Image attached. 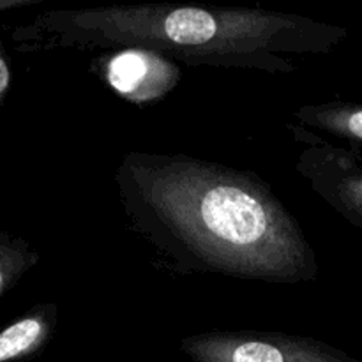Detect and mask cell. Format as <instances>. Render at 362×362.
<instances>
[{"label":"cell","mask_w":362,"mask_h":362,"mask_svg":"<svg viewBox=\"0 0 362 362\" xmlns=\"http://www.w3.org/2000/svg\"><path fill=\"white\" fill-rule=\"evenodd\" d=\"M126 228L173 276H225L274 285L318 278L296 216L251 170L173 152L131 151L113 173Z\"/></svg>","instance_id":"obj_1"},{"label":"cell","mask_w":362,"mask_h":362,"mask_svg":"<svg viewBox=\"0 0 362 362\" xmlns=\"http://www.w3.org/2000/svg\"><path fill=\"white\" fill-rule=\"evenodd\" d=\"M349 28L304 14L198 4H113L49 9L14 28L18 52L138 48L186 66L292 74L296 59L327 55Z\"/></svg>","instance_id":"obj_2"},{"label":"cell","mask_w":362,"mask_h":362,"mask_svg":"<svg viewBox=\"0 0 362 362\" xmlns=\"http://www.w3.org/2000/svg\"><path fill=\"white\" fill-rule=\"evenodd\" d=\"M180 352L193 362H361L317 338L260 331L191 334Z\"/></svg>","instance_id":"obj_3"},{"label":"cell","mask_w":362,"mask_h":362,"mask_svg":"<svg viewBox=\"0 0 362 362\" xmlns=\"http://www.w3.org/2000/svg\"><path fill=\"white\" fill-rule=\"evenodd\" d=\"M288 131L300 144L296 172L322 202L362 232L361 156L297 124H290Z\"/></svg>","instance_id":"obj_4"},{"label":"cell","mask_w":362,"mask_h":362,"mask_svg":"<svg viewBox=\"0 0 362 362\" xmlns=\"http://www.w3.org/2000/svg\"><path fill=\"white\" fill-rule=\"evenodd\" d=\"M90 73L134 105L161 101L180 81V69L173 60L138 48L94 57L90 60Z\"/></svg>","instance_id":"obj_5"},{"label":"cell","mask_w":362,"mask_h":362,"mask_svg":"<svg viewBox=\"0 0 362 362\" xmlns=\"http://www.w3.org/2000/svg\"><path fill=\"white\" fill-rule=\"evenodd\" d=\"M59 308L53 303L35 304L0 331V362H23L48 346L57 331Z\"/></svg>","instance_id":"obj_6"},{"label":"cell","mask_w":362,"mask_h":362,"mask_svg":"<svg viewBox=\"0 0 362 362\" xmlns=\"http://www.w3.org/2000/svg\"><path fill=\"white\" fill-rule=\"evenodd\" d=\"M293 120L315 133L343 141L346 148L362 158V105L350 101H325L303 105L293 110Z\"/></svg>","instance_id":"obj_7"},{"label":"cell","mask_w":362,"mask_h":362,"mask_svg":"<svg viewBox=\"0 0 362 362\" xmlns=\"http://www.w3.org/2000/svg\"><path fill=\"white\" fill-rule=\"evenodd\" d=\"M41 262V255L27 239L0 230V297L20 283Z\"/></svg>","instance_id":"obj_8"},{"label":"cell","mask_w":362,"mask_h":362,"mask_svg":"<svg viewBox=\"0 0 362 362\" xmlns=\"http://www.w3.org/2000/svg\"><path fill=\"white\" fill-rule=\"evenodd\" d=\"M11 81H13V74H11L9 60H7L6 49H4L2 42H0V108L6 103L7 94L11 90Z\"/></svg>","instance_id":"obj_9"},{"label":"cell","mask_w":362,"mask_h":362,"mask_svg":"<svg viewBox=\"0 0 362 362\" xmlns=\"http://www.w3.org/2000/svg\"><path fill=\"white\" fill-rule=\"evenodd\" d=\"M37 2L39 0H0V13H4V11L20 9V7H27Z\"/></svg>","instance_id":"obj_10"}]
</instances>
